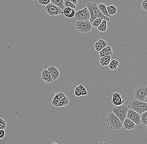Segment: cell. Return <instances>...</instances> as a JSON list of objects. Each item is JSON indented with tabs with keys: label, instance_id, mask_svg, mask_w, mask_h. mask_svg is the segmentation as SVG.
<instances>
[{
	"label": "cell",
	"instance_id": "obj_8",
	"mask_svg": "<svg viewBox=\"0 0 147 144\" xmlns=\"http://www.w3.org/2000/svg\"><path fill=\"white\" fill-rule=\"evenodd\" d=\"M45 11L49 16H55L63 14V11L56 5L50 3L45 6Z\"/></svg>",
	"mask_w": 147,
	"mask_h": 144
},
{
	"label": "cell",
	"instance_id": "obj_28",
	"mask_svg": "<svg viewBox=\"0 0 147 144\" xmlns=\"http://www.w3.org/2000/svg\"><path fill=\"white\" fill-rule=\"evenodd\" d=\"M7 127V124L3 119L0 118V129H5Z\"/></svg>",
	"mask_w": 147,
	"mask_h": 144
},
{
	"label": "cell",
	"instance_id": "obj_30",
	"mask_svg": "<svg viewBox=\"0 0 147 144\" xmlns=\"http://www.w3.org/2000/svg\"><path fill=\"white\" fill-rule=\"evenodd\" d=\"M74 94L76 96L78 97L81 96L82 93L81 90L78 87H76L75 88V90H74Z\"/></svg>",
	"mask_w": 147,
	"mask_h": 144
},
{
	"label": "cell",
	"instance_id": "obj_3",
	"mask_svg": "<svg viewBox=\"0 0 147 144\" xmlns=\"http://www.w3.org/2000/svg\"><path fill=\"white\" fill-rule=\"evenodd\" d=\"M128 110V107L124 105L114 106L112 109V113L119 119L122 123L125 119L127 118Z\"/></svg>",
	"mask_w": 147,
	"mask_h": 144
},
{
	"label": "cell",
	"instance_id": "obj_26",
	"mask_svg": "<svg viewBox=\"0 0 147 144\" xmlns=\"http://www.w3.org/2000/svg\"><path fill=\"white\" fill-rule=\"evenodd\" d=\"M140 120L141 123H142L145 125L147 126V111L141 114L140 115Z\"/></svg>",
	"mask_w": 147,
	"mask_h": 144
},
{
	"label": "cell",
	"instance_id": "obj_9",
	"mask_svg": "<svg viewBox=\"0 0 147 144\" xmlns=\"http://www.w3.org/2000/svg\"><path fill=\"white\" fill-rule=\"evenodd\" d=\"M127 118L134 122L136 125L141 123L140 114L132 109H128L127 113Z\"/></svg>",
	"mask_w": 147,
	"mask_h": 144
},
{
	"label": "cell",
	"instance_id": "obj_11",
	"mask_svg": "<svg viewBox=\"0 0 147 144\" xmlns=\"http://www.w3.org/2000/svg\"><path fill=\"white\" fill-rule=\"evenodd\" d=\"M47 69L49 72L53 81L57 80L59 78L60 76L59 71L58 68L54 67V66H50L48 67Z\"/></svg>",
	"mask_w": 147,
	"mask_h": 144
},
{
	"label": "cell",
	"instance_id": "obj_32",
	"mask_svg": "<svg viewBox=\"0 0 147 144\" xmlns=\"http://www.w3.org/2000/svg\"><path fill=\"white\" fill-rule=\"evenodd\" d=\"M141 6L144 11H147V0H143L141 3Z\"/></svg>",
	"mask_w": 147,
	"mask_h": 144
},
{
	"label": "cell",
	"instance_id": "obj_21",
	"mask_svg": "<svg viewBox=\"0 0 147 144\" xmlns=\"http://www.w3.org/2000/svg\"><path fill=\"white\" fill-rule=\"evenodd\" d=\"M98 7L99 9L100 12L104 16L108 17V18H110V16L108 13V11H107V7H106L105 4H103V3H100L98 5Z\"/></svg>",
	"mask_w": 147,
	"mask_h": 144
},
{
	"label": "cell",
	"instance_id": "obj_36",
	"mask_svg": "<svg viewBox=\"0 0 147 144\" xmlns=\"http://www.w3.org/2000/svg\"><path fill=\"white\" fill-rule=\"evenodd\" d=\"M145 102H146V103H147V96L146 97V99H145V101H144Z\"/></svg>",
	"mask_w": 147,
	"mask_h": 144
},
{
	"label": "cell",
	"instance_id": "obj_2",
	"mask_svg": "<svg viewBox=\"0 0 147 144\" xmlns=\"http://www.w3.org/2000/svg\"><path fill=\"white\" fill-rule=\"evenodd\" d=\"M106 122L107 125L112 129L120 130L123 127V123L112 112L108 114Z\"/></svg>",
	"mask_w": 147,
	"mask_h": 144
},
{
	"label": "cell",
	"instance_id": "obj_15",
	"mask_svg": "<svg viewBox=\"0 0 147 144\" xmlns=\"http://www.w3.org/2000/svg\"><path fill=\"white\" fill-rule=\"evenodd\" d=\"M112 52L113 50L112 47L110 46H108L99 52L100 58L105 56H110L112 55Z\"/></svg>",
	"mask_w": 147,
	"mask_h": 144
},
{
	"label": "cell",
	"instance_id": "obj_16",
	"mask_svg": "<svg viewBox=\"0 0 147 144\" xmlns=\"http://www.w3.org/2000/svg\"><path fill=\"white\" fill-rule=\"evenodd\" d=\"M65 96V94L63 92H59V93L55 94L53 98L52 103H51L52 106L57 107V105L59 100Z\"/></svg>",
	"mask_w": 147,
	"mask_h": 144
},
{
	"label": "cell",
	"instance_id": "obj_13",
	"mask_svg": "<svg viewBox=\"0 0 147 144\" xmlns=\"http://www.w3.org/2000/svg\"><path fill=\"white\" fill-rule=\"evenodd\" d=\"M41 79L47 83H51L53 81L51 76L47 69H45L42 71Z\"/></svg>",
	"mask_w": 147,
	"mask_h": 144
},
{
	"label": "cell",
	"instance_id": "obj_7",
	"mask_svg": "<svg viewBox=\"0 0 147 144\" xmlns=\"http://www.w3.org/2000/svg\"><path fill=\"white\" fill-rule=\"evenodd\" d=\"M74 17L77 21H89L90 18L89 11L87 7L76 12Z\"/></svg>",
	"mask_w": 147,
	"mask_h": 144
},
{
	"label": "cell",
	"instance_id": "obj_27",
	"mask_svg": "<svg viewBox=\"0 0 147 144\" xmlns=\"http://www.w3.org/2000/svg\"><path fill=\"white\" fill-rule=\"evenodd\" d=\"M104 19H102V18H97V19H95V20L93 21L92 23V26L93 27H95V28H97L98 27L100 24L101 23L102 20Z\"/></svg>",
	"mask_w": 147,
	"mask_h": 144
},
{
	"label": "cell",
	"instance_id": "obj_19",
	"mask_svg": "<svg viewBox=\"0 0 147 144\" xmlns=\"http://www.w3.org/2000/svg\"><path fill=\"white\" fill-rule=\"evenodd\" d=\"M69 102V101L68 98L65 96L59 100L56 107L59 108L63 107L68 105Z\"/></svg>",
	"mask_w": 147,
	"mask_h": 144
},
{
	"label": "cell",
	"instance_id": "obj_10",
	"mask_svg": "<svg viewBox=\"0 0 147 144\" xmlns=\"http://www.w3.org/2000/svg\"><path fill=\"white\" fill-rule=\"evenodd\" d=\"M112 103L114 106H118L123 105L125 102V100L122 99L121 96V94L116 92L112 94Z\"/></svg>",
	"mask_w": 147,
	"mask_h": 144
},
{
	"label": "cell",
	"instance_id": "obj_35",
	"mask_svg": "<svg viewBox=\"0 0 147 144\" xmlns=\"http://www.w3.org/2000/svg\"><path fill=\"white\" fill-rule=\"evenodd\" d=\"M95 144H109L107 142H98L96 143Z\"/></svg>",
	"mask_w": 147,
	"mask_h": 144
},
{
	"label": "cell",
	"instance_id": "obj_12",
	"mask_svg": "<svg viewBox=\"0 0 147 144\" xmlns=\"http://www.w3.org/2000/svg\"><path fill=\"white\" fill-rule=\"evenodd\" d=\"M108 46V44L105 40L103 39H99L95 43L94 47L96 51L99 52L102 49Z\"/></svg>",
	"mask_w": 147,
	"mask_h": 144
},
{
	"label": "cell",
	"instance_id": "obj_31",
	"mask_svg": "<svg viewBox=\"0 0 147 144\" xmlns=\"http://www.w3.org/2000/svg\"><path fill=\"white\" fill-rule=\"evenodd\" d=\"M38 2L40 5L46 6L51 3V1L50 0H38Z\"/></svg>",
	"mask_w": 147,
	"mask_h": 144
},
{
	"label": "cell",
	"instance_id": "obj_24",
	"mask_svg": "<svg viewBox=\"0 0 147 144\" xmlns=\"http://www.w3.org/2000/svg\"><path fill=\"white\" fill-rule=\"evenodd\" d=\"M107 11L110 16H113L116 14L117 8L116 5H110L107 7Z\"/></svg>",
	"mask_w": 147,
	"mask_h": 144
},
{
	"label": "cell",
	"instance_id": "obj_6",
	"mask_svg": "<svg viewBox=\"0 0 147 144\" xmlns=\"http://www.w3.org/2000/svg\"><path fill=\"white\" fill-rule=\"evenodd\" d=\"M76 28L82 33H89L92 29V25L90 21H76Z\"/></svg>",
	"mask_w": 147,
	"mask_h": 144
},
{
	"label": "cell",
	"instance_id": "obj_14",
	"mask_svg": "<svg viewBox=\"0 0 147 144\" xmlns=\"http://www.w3.org/2000/svg\"><path fill=\"white\" fill-rule=\"evenodd\" d=\"M136 124L130 119L126 118L123 123V127L127 130H130L134 129L136 127Z\"/></svg>",
	"mask_w": 147,
	"mask_h": 144
},
{
	"label": "cell",
	"instance_id": "obj_17",
	"mask_svg": "<svg viewBox=\"0 0 147 144\" xmlns=\"http://www.w3.org/2000/svg\"><path fill=\"white\" fill-rule=\"evenodd\" d=\"M63 11L64 16L69 19H71L74 17L76 12L75 10L69 8H65Z\"/></svg>",
	"mask_w": 147,
	"mask_h": 144
},
{
	"label": "cell",
	"instance_id": "obj_34",
	"mask_svg": "<svg viewBox=\"0 0 147 144\" xmlns=\"http://www.w3.org/2000/svg\"><path fill=\"white\" fill-rule=\"evenodd\" d=\"M74 5H76L77 4L78 0H69Z\"/></svg>",
	"mask_w": 147,
	"mask_h": 144
},
{
	"label": "cell",
	"instance_id": "obj_18",
	"mask_svg": "<svg viewBox=\"0 0 147 144\" xmlns=\"http://www.w3.org/2000/svg\"><path fill=\"white\" fill-rule=\"evenodd\" d=\"M111 55L105 56L100 58V62L102 66H107L109 65L111 59Z\"/></svg>",
	"mask_w": 147,
	"mask_h": 144
},
{
	"label": "cell",
	"instance_id": "obj_37",
	"mask_svg": "<svg viewBox=\"0 0 147 144\" xmlns=\"http://www.w3.org/2000/svg\"><path fill=\"white\" fill-rule=\"evenodd\" d=\"M57 144V143H55V142H53V143H52V144Z\"/></svg>",
	"mask_w": 147,
	"mask_h": 144
},
{
	"label": "cell",
	"instance_id": "obj_22",
	"mask_svg": "<svg viewBox=\"0 0 147 144\" xmlns=\"http://www.w3.org/2000/svg\"><path fill=\"white\" fill-rule=\"evenodd\" d=\"M51 3L57 6L61 9L63 10L64 9V0H50Z\"/></svg>",
	"mask_w": 147,
	"mask_h": 144
},
{
	"label": "cell",
	"instance_id": "obj_4",
	"mask_svg": "<svg viewBox=\"0 0 147 144\" xmlns=\"http://www.w3.org/2000/svg\"><path fill=\"white\" fill-rule=\"evenodd\" d=\"M147 96V86L140 85L136 87L134 92L135 99L144 102Z\"/></svg>",
	"mask_w": 147,
	"mask_h": 144
},
{
	"label": "cell",
	"instance_id": "obj_1",
	"mask_svg": "<svg viewBox=\"0 0 147 144\" xmlns=\"http://www.w3.org/2000/svg\"><path fill=\"white\" fill-rule=\"evenodd\" d=\"M86 5H87V8L89 11L90 16L89 21L91 24L93 21L97 18H102L107 21V22L110 21L109 18L104 16L100 12L99 9L98 4L95 2H90L88 3H87Z\"/></svg>",
	"mask_w": 147,
	"mask_h": 144
},
{
	"label": "cell",
	"instance_id": "obj_25",
	"mask_svg": "<svg viewBox=\"0 0 147 144\" xmlns=\"http://www.w3.org/2000/svg\"><path fill=\"white\" fill-rule=\"evenodd\" d=\"M64 7L65 8H69L75 10L76 9V5H74L69 0H64Z\"/></svg>",
	"mask_w": 147,
	"mask_h": 144
},
{
	"label": "cell",
	"instance_id": "obj_38",
	"mask_svg": "<svg viewBox=\"0 0 147 144\" xmlns=\"http://www.w3.org/2000/svg\"><path fill=\"white\" fill-rule=\"evenodd\" d=\"M30 1H36V0H30Z\"/></svg>",
	"mask_w": 147,
	"mask_h": 144
},
{
	"label": "cell",
	"instance_id": "obj_39",
	"mask_svg": "<svg viewBox=\"0 0 147 144\" xmlns=\"http://www.w3.org/2000/svg\"></svg>",
	"mask_w": 147,
	"mask_h": 144
},
{
	"label": "cell",
	"instance_id": "obj_20",
	"mask_svg": "<svg viewBox=\"0 0 147 144\" xmlns=\"http://www.w3.org/2000/svg\"><path fill=\"white\" fill-rule=\"evenodd\" d=\"M108 29V23L107 21L103 19L99 26L97 27V29L101 32H105Z\"/></svg>",
	"mask_w": 147,
	"mask_h": 144
},
{
	"label": "cell",
	"instance_id": "obj_5",
	"mask_svg": "<svg viewBox=\"0 0 147 144\" xmlns=\"http://www.w3.org/2000/svg\"><path fill=\"white\" fill-rule=\"evenodd\" d=\"M130 108L139 114H141L147 111V103L135 99L132 102Z\"/></svg>",
	"mask_w": 147,
	"mask_h": 144
},
{
	"label": "cell",
	"instance_id": "obj_40",
	"mask_svg": "<svg viewBox=\"0 0 147 144\" xmlns=\"http://www.w3.org/2000/svg\"></svg>",
	"mask_w": 147,
	"mask_h": 144
},
{
	"label": "cell",
	"instance_id": "obj_33",
	"mask_svg": "<svg viewBox=\"0 0 147 144\" xmlns=\"http://www.w3.org/2000/svg\"><path fill=\"white\" fill-rule=\"evenodd\" d=\"M5 135V131L4 129H0V139L4 138Z\"/></svg>",
	"mask_w": 147,
	"mask_h": 144
},
{
	"label": "cell",
	"instance_id": "obj_23",
	"mask_svg": "<svg viewBox=\"0 0 147 144\" xmlns=\"http://www.w3.org/2000/svg\"><path fill=\"white\" fill-rule=\"evenodd\" d=\"M119 65V62L118 60L116 59H113L111 60L109 65V68L111 70H116Z\"/></svg>",
	"mask_w": 147,
	"mask_h": 144
},
{
	"label": "cell",
	"instance_id": "obj_29",
	"mask_svg": "<svg viewBox=\"0 0 147 144\" xmlns=\"http://www.w3.org/2000/svg\"><path fill=\"white\" fill-rule=\"evenodd\" d=\"M78 86V87L81 90L82 93V96H85L88 95V93L87 92V90H86V88L82 84H80Z\"/></svg>",
	"mask_w": 147,
	"mask_h": 144
}]
</instances>
